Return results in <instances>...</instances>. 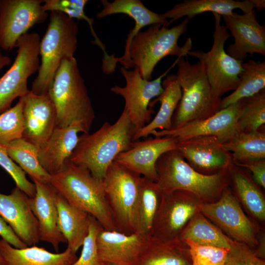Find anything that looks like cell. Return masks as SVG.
Segmentation results:
<instances>
[{
    "instance_id": "6da1fadb",
    "label": "cell",
    "mask_w": 265,
    "mask_h": 265,
    "mask_svg": "<svg viewBox=\"0 0 265 265\" xmlns=\"http://www.w3.org/2000/svg\"><path fill=\"white\" fill-rule=\"evenodd\" d=\"M135 132L123 109L114 123L105 122L93 133L79 135L77 145L69 160L85 167L93 177L102 181L117 156L131 146Z\"/></svg>"
},
{
    "instance_id": "7a4b0ae2",
    "label": "cell",
    "mask_w": 265,
    "mask_h": 265,
    "mask_svg": "<svg viewBox=\"0 0 265 265\" xmlns=\"http://www.w3.org/2000/svg\"><path fill=\"white\" fill-rule=\"evenodd\" d=\"M56 110V128L80 124L89 132L94 110L75 57L62 60L48 93Z\"/></svg>"
},
{
    "instance_id": "3957f363",
    "label": "cell",
    "mask_w": 265,
    "mask_h": 265,
    "mask_svg": "<svg viewBox=\"0 0 265 265\" xmlns=\"http://www.w3.org/2000/svg\"><path fill=\"white\" fill-rule=\"evenodd\" d=\"M49 182L71 205L93 216L102 227L117 231L105 197L102 181L85 167L68 160Z\"/></svg>"
},
{
    "instance_id": "277c9868",
    "label": "cell",
    "mask_w": 265,
    "mask_h": 265,
    "mask_svg": "<svg viewBox=\"0 0 265 265\" xmlns=\"http://www.w3.org/2000/svg\"><path fill=\"white\" fill-rule=\"evenodd\" d=\"M49 23L39 46L41 58L37 77L30 91L47 94L62 60L75 57L79 28L74 19L58 11L50 12Z\"/></svg>"
},
{
    "instance_id": "5b68a950",
    "label": "cell",
    "mask_w": 265,
    "mask_h": 265,
    "mask_svg": "<svg viewBox=\"0 0 265 265\" xmlns=\"http://www.w3.org/2000/svg\"><path fill=\"white\" fill-rule=\"evenodd\" d=\"M177 59L176 76L182 96L173 116L172 129L212 115L219 110L222 99L214 96L200 61L191 64L184 57Z\"/></svg>"
},
{
    "instance_id": "8992f818",
    "label": "cell",
    "mask_w": 265,
    "mask_h": 265,
    "mask_svg": "<svg viewBox=\"0 0 265 265\" xmlns=\"http://www.w3.org/2000/svg\"><path fill=\"white\" fill-rule=\"evenodd\" d=\"M188 21L186 18L171 28L166 25H152L133 38L130 46L129 55L142 78L150 80L155 66L165 56L184 57L191 51L192 44L190 38L182 47L178 44L179 38L187 29Z\"/></svg>"
},
{
    "instance_id": "52a82bcc",
    "label": "cell",
    "mask_w": 265,
    "mask_h": 265,
    "mask_svg": "<svg viewBox=\"0 0 265 265\" xmlns=\"http://www.w3.org/2000/svg\"><path fill=\"white\" fill-rule=\"evenodd\" d=\"M156 169V183L163 194L182 190L202 198H211L224 189L229 170L211 175L202 174L192 168L176 150L162 155L157 161Z\"/></svg>"
},
{
    "instance_id": "ba28073f",
    "label": "cell",
    "mask_w": 265,
    "mask_h": 265,
    "mask_svg": "<svg viewBox=\"0 0 265 265\" xmlns=\"http://www.w3.org/2000/svg\"><path fill=\"white\" fill-rule=\"evenodd\" d=\"M141 177L114 160L102 181L117 231L125 234L137 231V210Z\"/></svg>"
},
{
    "instance_id": "9c48e42d",
    "label": "cell",
    "mask_w": 265,
    "mask_h": 265,
    "mask_svg": "<svg viewBox=\"0 0 265 265\" xmlns=\"http://www.w3.org/2000/svg\"><path fill=\"white\" fill-rule=\"evenodd\" d=\"M212 14L214 31L212 48L207 52L190 51L187 54L198 58L202 63L214 96L221 99L224 94L238 87L243 61L234 58L225 52L224 44L230 34L226 26L221 24V16Z\"/></svg>"
},
{
    "instance_id": "30bf717a",
    "label": "cell",
    "mask_w": 265,
    "mask_h": 265,
    "mask_svg": "<svg viewBox=\"0 0 265 265\" xmlns=\"http://www.w3.org/2000/svg\"><path fill=\"white\" fill-rule=\"evenodd\" d=\"M41 38L37 32H27L16 45L17 55L10 68L0 77V114L10 107L18 97L29 93L27 80L40 67Z\"/></svg>"
},
{
    "instance_id": "8fae6325",
    "label": "cell",
    "mask_w": 265,
    "mask_h": 265,
    "mask_svg": "<svg viewBox=\"0 0 265 265\" xmlns=\"http://www.w3.org/2000/svg\"><path fill=\"white\" fill-rule=\"evenodd\" d=\"M177 59L165 72L153 80H148L141 77L139 70H133L122 67L120 71L126 80V85L121 87L115 85L110 91L121 96L125 101V110L136 129L140 130L151 120L154 113L153 108L149 107L151 100L159 96L163 91L162 79L170 69L177 63Z\"/></svg>"
},
{
    "instance_id": "7c38bea8",
    "label": "cell",
    "mask_w": 265,
    "mask_h": 265,
    "mask_svg": "<svg viewBox=\"0 0 265 265\" xmlns=\"http://www.w3.org/2000/svg\"><path fill=\"white\" fill-rule=\"evenodd\" d=\"M42 0H0V47L16 48L18 40L33 26L44 22L48 12Z\"/></svg>"
},
{
    "instance_id": "4fadbf2b",
    "label": "cell",
    "mask_w": 265,
    "mask_h": 265,
    "mask_svg": "<svg viewBox=\"0 0 265 265\" xmlns=\"http://www.w3.org/2000/svg\"><path fill=\"white\" fill-rule=\"evenodd\" d=\"M245 99L220 109L208 118L191 121L169 130L156 131L151 135L157 137L171 136L178 141L210 136L216 137L221 143L225 142L240 132L238 121L243 109Z\"/></svg>"
},
{
    "instance_id": "5bb4252c",
    "label": "cell",
    "mask_w": 265,
    "mask_h": 265,
    "mask_svg": "<svg viewBox=\"0 0 265 265\" xmlns=\"http://www.w3.org/2000/svg\"><path fill=\"white\" fill-rule=\"evenodd\" d=\"M176 150L192 168L203 174L227 171L234 165L231 153L213 136L178 141Z\"/></svg>"
},
{
    "instance_id": "9a60e30c",
    "label": "cell",
    "mask_w": 265,
    "mask_h": 265,
    "mask_svg": "<svg viewBox=\"0 0 265 265\" xmlns=\"http://www.w3.org/2000/svg\"><path fill=\"white\" fill-rule=\"evenodd\" d=\"M151 239V234L145 232L127 235L102 228L96 239L99 258L104 263L137 265L140 257Z\"/></svg>"
},
{
    "instance_id": "2e32d148",
    "label": "cell",
    "mask_w": 265,
    "mask_h": 265,
    "mask_svg": "<svg viewBox=\"0 0 265 265\" xmlns=\"http://www.w3.org/2000/svg\"><path fill=\"white\" fill-rule=\"evenodd\" d=\"M221 17L234 38V43L227 49L230 56L243 61L248 54L265 55V28L258 22L254 9L242 14L234 11Z\"/></svg>"
},
{
    "instance_id": "e0dca14e",
    "label": "cell",
    "mask_w": 265,
    "mask_h": 265,
    "mask_svg": "<svg viewBox=\"0 0 265 265\" xmlns=\"http://www.w3.org/2000/svg\"><path fill=\"white\" fill-rule=\"evenodd\" d=\"M178 140L171 136L151 137L134 141L127 150L121 153L115 161L128 169L156 182V165L163 154L176 150Z\"/></svg>"
},
{
    "instance_id": "ac0fdd59",
    "label": "cell",
    "mask_w": 265,
    "mask_h": 265,
    "mask_svg": "<svg viewBox=\"0 0 265 265\" xmlns=\"http://www.w3.org/2000/svg\"><path fill=\"white\" fill-rule=\"evenodd\" d=\"M201 210L237 240L251 245L257 243L251 223L227 188L223 189L218 201L202 205Z\"/></svg>"
},
{
    "instance_id": "d6986e66",
    "label": "cell",
    "mask_w": 265,
    "mask_h": 265,
    "mask_svg": "<svg viewBox=\"0 0 265 265\" xmlns=\"http://www.w3.org/2000/svg\"><path fill=\"white\" fill-rule=\"evenodd\" d=\"M20 98L23 102L24 128L22 138L39 149L56 128L54 106L48 94L38 95L30 90Z\"/></svg>"
},
{
    "instance_id": "ffe728a7",
    "label": "cell",
    "mask_w": 265,
    "mask_h": 265,
    "mask_svg": "<svg viewBox=\"0 0 265 265\" xmlns=\"http://www.w3.org/2000/svg\"><path fill=\"white\" fill-rule=\"evenodd\" d=\"M0 215L27 246L38 243L39 224L31 209L29 197L18 187L9 194L0 193Z\"/></svg>"
},
{
    "instance_id": "44dd1931",
    "label": "cell",
    "mask_w": 265,
    "mask_h": 265,
    "mask_svg": "<svg viewBox=\"0 0 265 265\" xmlns=\"http://www.w3.org/2000/svg\"><path fill=\"white\" fill-rule=\"evenodd\" d=\"M186 192L177 190L162 194L151 231L153 238L164 242L174 240L179 231L196 212L197 207L187 201Z\"/></svg>"
},
{
    "instance_id": "7402d4cb",
    "label": "cell",
    "mask_w": 265,
    "mask_h": 265,
    "mask_svg": "<svg viewBox=\"0 0 265 265\" xmlns=\"http://www.w3.org/2000/svg\"><path fill=\"white\" fill-rule=\"evenodd\" d=\"M31 180L36 192L29 198V205L39 224L40 240L51 244L58 251L59 244L66 241L58 228L57 190L49 182Z\"/></svg>"
},
{
    "instance_id": "603a6c76",
    "label": "cell",
    "mask_w": 265,
    "mask_h": 265,
    "mask_svg": "<svg viewBox=\"0 0 265 265\" xmlns=\"http://www.w3.org/2000/svg\"><path fill=\"white\" fill-rule=\"evenodd\" d=\"M103 9L96 17L98 19L115 14H125L135 21V25L131 30L126 40L125 51L122 56L115 57V63L119 62L123 67L129 69L134 68L129 55V48L133 38L147 26L154 24L166 25L168 21L161 14L148 9L140 0H115L109 2L106 0L100 1Z\"/></svg>"
},
{
    "instance_id": "cb8c5ba5",
    "label": "cell",
    "mask_w": 265,
    "mask_h": 265,
    "mask_svg": "<svg viewBox=\"0 0 265 265\" xmlns=\"http://www.w3.org/2000/svg\"><path fill=\"white\" fill-rule=\"evenodd\" d=\"M79 132L85 133V131L79 123L55 128L38 149L40 162L49 175H53L63 169L77 145Z\"/></svg>"
},
{
    "instance_id": "d4e9b609",
    "label": "cell",
    "mask_w": 265,
    "mask_h": 265,
    "mask_svg": "<svg viewBox=\"0 0 265 265\" xmlns=\"http://www.w3.org/2000/svg\"><path fill=\"white\" fill-rule=\"evenodd\" d=\"M0 253L6 265H71L78 259L68 247L62 252L54 253L35 245L17 248L2 238Z\"/></svg>"
},
{
    "instance_id": "484cf974",
    "label": "cell",
    "mask_w": 265,
    "mask_h": 265,
    "mask_svg": "<svg viewBox=\"0 0 265 265\" xmlns=\"http://www.w3.org/2000/svg\"><path fill=\"white\" fill-rule=\"evenodd\" d=\"M162 92L149 105V107L153 108L155 103L159 102V111L149 123L135 132L133 141L146 137L154 131L172 128V118L181 98V89L175 75H168L162 81Z\"/></svg>"
},
{
    "instance_id": "4316f807",
    "label": "cell",
    "mask_w": 265,
    "mask_h": 265,
    "mask_svg": "<svg viewBox=\"0 0 265 265\" xmlns=\"http://www.w3.org/2000/svg\"><path fill=\"white\" fill-rule=\"evenodd\" d=\"M55 201L59 229L67 247L76 253L88 235L89 214L71 205L57 191Z\"/></svg>"
},
{
    "instance_id": "83f0119b",
    "label": "cell",
    "mask_w": 265,
    "mask_h": 265,
    "mask_svg": "<svg viewBox=\"0 0 265 265\" xmlns=\"http://www.w3.org/2000/svg\"><path fill=\"white\" fill-rule=\"evenodd\" d=\"M240 9L243 13L254 9L250 0H186L174 5L161 15L165 19H170L167 26L175 21L186 17L188 20L206 12H212L222 15H230L234 10Z\"/></svg>"
},
{
    "instance_id": "f1b7e54d",
    "label": "cell",
    "mask_w": 265,
    "mask_h": 265,
    "mask_svg": "<svg viewBox=\"0 0 265 265\" xmlns=\"http://www.w3.org/2000/svg\"><path fill=\"white\" fill-rule=\"evenodd\" d=\"M242 66L243 71L239 75L238 87L232 93L221 99L219 110L240 100L252 97L265 89V61L250 59L243 62Z\"/></svg>"
},
{
    "instance_id": "f546056e",
    "label": "cell",
    "mask_w": 265,
    "mask_h": 265,
    "mask_svg": "<svg viewBox=\"0 0 265 265\" xmlns=\"http://www.w3.org/2000/svg\"><path fill=\"white\" fill-rule=\"evenodd\" d=\"M222 144L231 153L234 163L265 159V133L260 130L238 132Z\"/></svg>"
},
{
    "instance_id": "4dcf8cb0",
    "label": "cell",
    "mask_w": 265,
    "mask_h": 265,
    "mask_svg": "<svg viewBox=\"0 0 265 265\" xmlns=\"http://www.w3.org/2000/svg\"><path fill=\"white\" fill-rule=\"evenodd\" d=\"M162 197V193L157 183L141 176L137 202V232L151 234Z\"/></svg>"
},
{
    "instance_id": "1f68e13d",
    "label": "cell",
    "mask_w": 265,
    "mask_h": 265,
    "mask_svg": "<svg viewBox=\"0 0 265 265\" xmlns=\"http://www.w3.org/2000/svg\"><path fill=\"white\" fill-rule=\"evenodd\" d=\"M2 145L5 147L9 157L31 179L49 182L51 175L42 166L36 147L23 138Z\"/></svg>"
},
{
    "instance_id": "d6a6232c",
    "label": "cell",
    "mask_w": 265,
    "mask_h": 265,
    "mask_svg": "<svg viewBox=\"0 0 265 265\" xmlns=\"http://www.w3.org/2000/svg\"><path fill=\"white\" fill-rule=\"evenodd\" d=\"M181 238L201 245L230 249L233 241L201 215L196 216L182 233Z\"/></svg>"
},
{
    "instance_id": "836d02e7",
    "label": "cell",
    "mask_w": 265,
    "mask_h": 265,
    "mask_svg": "<svg viewBox=\"0 0 265 265\" xmlns=\"http://www.w3.org/2000/svg\"><path fill=\"white\" fill-rule=\"evenodd\" d=\"M179 245L174 241L152 239L142 252L137 265H188Z\"/></svg>"
},
{
    "instance_id": "e575fe53",
    "label": "cell",
    "mask_w": 265,
    "mask_h": 265,
    "mask_svg": "<svg viewBox=\"0 0 265 265\" xmlns=\"http://www.w3.org/2000/svg\"><path fill=\"white\" fill-rule=\"evenodd\" d=\"M233 180L239 197L248 211L257 218L265 219V201L254 183L242 171L235 169Z\"/></svg>"
},
{
    "instance_id": "d590c367",
    "label": "cell",
    "mask_w": 265,
    "mask_h": 265,
    "mask_svg": "<svg viewBox=\"0 0 265 265\" xmlns=\"http://www.w3.org/2000/svg\"><path fill=\"white\" fill-rule=\"evenodd\" d=\"M265 123V90L245 99L243 111L238 121L240 132L259 130Z\"/></svg>"
},
{
    "instance_id": "8d00e7d4",
    "label": "cell",
    "mask_w": 265,
    "mask_h": 265,
    "mask_svg": "<svg viewBox=\"0 0 265 265\" xmlns=\"http://www.w3.org/2000/svg\"><path fill=\"white\" fill-rule=\"evenodd\" d=\"M88 1L87 0H45L43 2V7L47 12L58 11L73 19L86 21L95 39L93 43L105 52V46L99 39L93 28L94 19L88 17L84 12Z\"/></svg>"
},
{
    "instance_id": "74e56055",
    "label": "cell",
    "mask_w": 265,
    "mask_h": 265,
    "mask_svg": "<svg viewBox=\"0 0 265 265\" xmlns=\"http://www.w3.org/2000/svg\"><path fill=\"white\" fill-rule=\"evenodd\" d=\"M23 102L21 98L13 107L0 114V145H7L22 138L24 132Z\"/></svg>"
},
{
    "instance_id": "f35d334b",
    "label": "cell",
    "mask_w": 265,
    "mask_h": 265,
    "mask_svg": "<svg viewBox=\"0 0 265 265\" xmlns=\"http://www.w3.org/2000/svg\"><path fill=\"white\" fill-rule=\"evenodd\" d=\"M185 240L189 246L192 265H224L229 249Z\"/></svg>"
},
{
    "instance_id": "ab89813d",
    "label": "cell",
    "mask_w": 265,
    "mask_h": 265,
    "mask_svg": "<svg viewBox=\"0 0 265 265\" xmlns=\"http://www.w3.org/2000/svg\"><path fill=\"white\" fill-rule=\"evenodd\" d=\"M103 228L98 221L89 215L88 233L82 245L80 257L71 265H104L99 258L96 239L100 230Z\"/></svg>"
},
{
    "instance_id": "60d3db41",
    "label": "cell",
    "mask_w": 265,
    "mask_h": 265,
    "mask_svg": "<svg viewBox=\"0 0 265 265\" xmlns=\"http://www.w3.org/2000/svg\"><path fill=\"white\" fill-rule=\"evenodd\" d=\"M0 166L2 167L14 181L16 187L23 191L29 198L35 194V186L29 182L26 173L8 156L5 147L0 145Z\"/></svg>"
},
{
    "instance_id": "b9f144b4",
    "label": "cell",
    "mask_w": 265,
    "mask_h": 265,
    "mask_svg": "<svg viewBox=\"0 0 265 265\" xmlns=\"http://www.w3.org/2000/svg\"><path fill=\"white\" fill-rule=\"evenodd\" d=\"M224 265H265L245 244L233 241Z\"/></svg>"
},
{
    "instance_id": "7bdbcfd3",
    "label": "cell",
    "mask_w": 265,
    "mask_h": 265,
    "mask_svg": "<svg viewBox=\"0 0 265 265\" xmlns=\"http://www.w3.org/2000/svg\"><path fill=\"white\" fill-rule=\"evenodd\" d=\"M235 165L248 168L252 173L256 182L265 188V159H260Z\"/></svg>"
},
{
    "instance_id": "ee69618b",
    "label": "cell",
    "mask_w": 265,
    "mask_h": 265,
    "mask_svg": "<svg viewBox=\"0 0 265 265\" xmlns=\"http://www.w3.org/2000/svg\"><path fill=\"white\" fill-rule=\"evenodd\" d=\"M0 236L1 238L17 248H24L27 247L15 234L10 226L5 222L0 215Z\"/></svg>"
},
{
    "instance_id": "f6af8a7d",
    "label": "cell",
    "mask_w": 265,
    "mask_h": 265,
    "mask_svg": "<svg viewBox=\"0 0 265 265\" xmlns=\"http://www.w3.org/2000/svg\"><path fill=\"white\" fill-rule=\"evenodd\" d=\"M1 50L0 47V71L9 65L11 62V58L9 56L4 55L1 53Z\"/></svg>"
},
{
    "instance_id": "bcb514c9",
    "label": "cell",
    "mask_w": 265,
    "mask_h": 265,
    "mask_svg": "<svg viewBox=\"0 0 265 265\" xmlns=\"http://www.w3.org/2000/svg\"><path fill=\"white\" fill-rule=\"evenodd\" d=\"M253 4L254 8L257 10H261L265 7V0H250Z\"/></svg>"
},
{
    "instance_id": "7dc6e473",
    "label": "cell",
    "mask_w": 265,
    "mask_h": 265,
    "mask_svg": "<svg viewBox=\"0 0 265 265\" xmlns=\"http://www.w3.org/2000/svg\"><path fill=\"white\" fill-rule=\"evenodd\" d=\"M0 265H6V263L0 253Z\"/></svg>"
},
{
    "instance_id": "c3c4849f",
    "label": "cell",
    "mask_w": 265,
    "mask_h": 265,
    "mask_svg": "<svg viewBox=\"0 0 265 265\" xmlns=\"http://www.w3.org/2000/svg\"><path fill=\"white\" fill-rule=\"evenodd\" d=\"M104 265H116L109 264V263H105Z\"/></svg>"
},
{
    "instance_id": "681fc988",
    "label": "cell",
    "mask_w": 265,
    "mask_h": 265,
    "mask_svg": "<svg viewBox=\"0 0 265 265\" xmlns=\"http://www.w3.org/2000/svg\"><path fill=\"white\" fill-rule=\"evenodd\" d=\"M192 265L189 264V265Z\"/></svg>"
}]
</instances>
